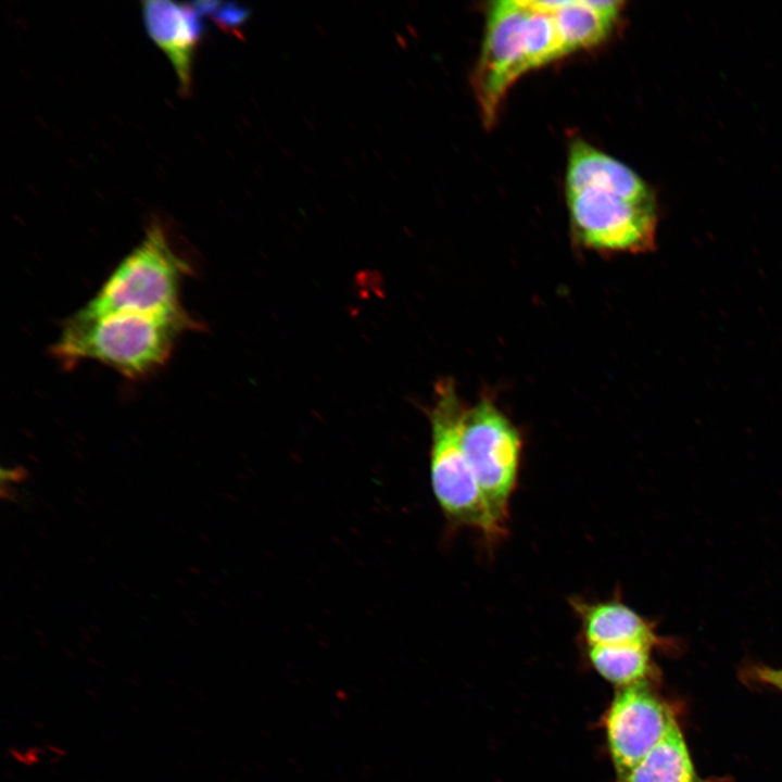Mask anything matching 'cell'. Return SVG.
Instances as JSON below:
<instances>
[{
  "label": "cell",
  "mask_w": 782,
  "mask_h": 782,
  "mask_svg": "<svg viewBox=\"0 0 782 782\" xmlns=\"http://www.w3.org/2000/svg\"><path fill=\"white\" fill-rule=\"evenodd\" d=\"M462 445L493 517L507 529L522 459L519 429L493 400L483 398L466 408Z\"/></svg>",
  "instance_id": "cell-4"
},
{
  "label": "cell",
  "mask_w": 782,
  "mask_h": 782,
  "mask_svg": "<svg viewBox=\"0 0 782 782\" xmlns=\"http://www.w3.org/2000/svg\"><path fill=\"white\" fill-rule=\"evenodd\" d=\"M622 1L565 0L552 12L564 55L600 45L610 34Z\"/></svg>",
  "instance_id": "cell-11"
},
{
  "label": "cell",
  "mask_w": 782,
  "mask_h": 782,
  "mask_svg": "<svg viewBox=\"0 0 782 782\" xmlns=\"http://www.w3.org/2000/svg\"><path fill=\"white\" fill-rule=\"evenodd\" d=\"M465 412L454 382L450 379L439 382L429 414L431 490L451 527L475 530L488 544L494 545L508 529L493 517L463 450Z\"/></svg>",
  "instance_id": "cell-2"
},
{
  "label": "cell",
  "mask_w": 782,
  "mask_h": 782,
  "mask_svg": "<svg viewBox=\"0 0 782 782\" xmlns=\"http://www.w3.org/2000/svg\"><path fill=\"white\" fill-rule=\"evenodd\" d=\"M566 190L594 187L631 201L656 204L651 187L629 166L582 139L569 146Z\"/></svg>",
  "instance_id": "cell-10"
},
{
  "label": "cell",
  "mask_w": 782,
  "mask_h": 782,
  "mask_svg": "<svg viewBox=\"0 0 782 782\" xmlns=\"http://www.w3.org/2000/svg\"><path fill=\"white\" fill-rule=\"evenodd\" d=\"M204 8L171 1H146L142 16L152 40L171 61L182 93H189L194 52L203 34Z\"/></svg>",
  "instance_id": "cell-9"
},
{
  "label": "cell",
  "mask_w": 782,
  "mask_h": 782,
  "mask_svg": "<svg viewBox=\"0 0 782 782\" xmlns=\"http://www.w3.org/2000/svg\"><path fill=\"white\" fill-rule=\"evenodd\" d=\"M591 667L606 681L622 688L647 681L653 674L652 647L641 644L584 646Z\"/></svg>",
  "instance_id": "cell-13"
},
{
  "label": "cell",
  "mask_w": 782,
  "mask_h": 782,
  "mask_svg": "<svg viewBox=\"0 0 782 782\" xmlns=\"http://www.w3.org/2000/svg\"><path fill=\"white\" fill-rule=\"evenodd\" d=\"M189 266L174 251L159 223L118 264L92 299L76 314L101 317L112 314H173L184 308L179 289Z\"/></svg>",
  "instance_id": "cell-3"
},
{
  "label": "cell",
  "mask_w": 782,
  "mask_h": 782,
  "mask_svg": "<svg viewBox=\"0 0 782 782\" xmlns=\"http://www.w3.org/2000/svg\"><path fill=\"white\" fill-rule=\"evenodd\" d=\"M529 13L526 0L495 1L488 8L485 33L472 78L488 126L495 121L507 90L527 73L525 29Z\"/></svg>",
  "instance_id": "cell-6"
},
{
  "label": "cell",
  "mask_w": 782,
  "mask_h": 782,
  "mask_svg": "<svg viewBox=\"0 0 782 782\" xmlns=\"http://www.w3.org/2000/svg\"><path fill=\"white\" fill-rule=\"evenodd\" d=\"M576 240L601 253H644L655 247L656 204L640 203L594 187L566 190Z\"/></svg>",
  "instance_id": "cell-5"
},
{
  "label": "cell",
  "mask_w": 782,
  "mask_h": 782,
  "mask_svg": "<svg viewBox=\"0 0 782 782\" xmlns=\"http://www.w3.org/2000/svg\"><path fill=\"white\" fill-rule=\"evenodd\" d=\"M754 678L757 681L773 686L782 692V668L756 667L753 670Z\"/></svg>",
  "instance_id": "cell-15"
},
{
  "label": "cell",
  "mask_w": 782,
  "mask_h": 782,
  "mask_svg": "<svg viewBox=\"0 0 782 782\" xmlns=\"http://www.w3.org/2000/svg\"><path fill=\"white\" fill-rule=\"evenodd\" d=\"M1 479H2V481H4V480H8V481L13 480V481H17V482H18V481H21V480L26 479V470L23 469V468H22V469H17V468L4 469V468H2V470H1Z\"/></svg>",
  "instance_id": "cell-16"
},
{
  "label": "cell",
  "mask_w": 782,
  "mask_h": 782,
  "mask_svg": "<svg viewBox=\"0 0 782 782\" xmlns=\"http://www.w3.org/2000/svg\"><path fill=\"white\" fill-rule=\"evenodd\" d=\"M620 782H696L693 764L677 722Z\"/></svg>",
  "instance_id": "cell-12"
},
{
  "label": "cell",
  "mask_w": 782,
  "mask_h": 782,
  "mask_svg": "<svg viewBox=\"0 0 782 782\" xmlns=\"http://www.w3.org/2000/svg\"><path fill=\"white\" fill-rule=\"evenodd\" d=\"M674 722L672 711L647 681L617 689L604 718L617 782L661 741Z\"/></svg>",
  "instance_id": "cell-7"
},
{
  "label": "cell",
  "mask_w": 782,
  "mask_h": 782,
  "mask_svg": "<svg viewBox=\"0 0 782 782\" xmlns=\"http://www.w3.org/2000/svg\"><path fill=\"white\" fill-rule=\"evenodd\" d=\"M568 604L579 621L584 646L641 644L654 648L665 644L652 621L625 603L620 590L605 598L572 595Z\"/></svg>",
  "instance_id": "cell-8"
},
{
  "label": "cell",
  "mask_w": 782,
  "mask_h": 782,
  "mask_svg": "<svg viewBox=\"0 0 782 782\" xmlns=\"http://www.w3.org/2000/svg\"><path fill=\"white\" fill-rule=\"evenodd\" d=\"M528 8L530 13L525 29L527 72L564 56L553 14Z\"/></svg>",
  "instance_id": "cell-14"
},
{
  "label": "cell",
  "mask_w": 782,
  "mask_h": 782,
  "mask_svg": "<svg viewBox=\"0 0 782 782\" xmlns=\"http://www.w3.org/2000/svg\"><path fill=\"white\" fill-rule=\"evenodd\" d=\"M195 321L184 310L173 314L72 315L62 326L53 354L66 364L93 360L128 378L163 366L177 339Z\"/></svg>",
  "instance_id": "cell-1"
}]
</instances>
